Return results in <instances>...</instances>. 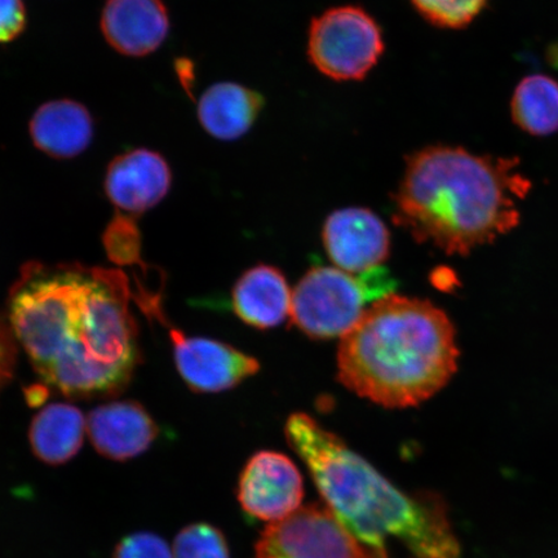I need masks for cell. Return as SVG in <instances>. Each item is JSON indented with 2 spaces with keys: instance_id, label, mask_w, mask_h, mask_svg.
<instances>
[{
  "instance_id": "cell-1",
  "label": "cell",
  "mask_w": 558,
  "mask_h": 558,
  "mask_svg": "<svg viewBox=\"0 0 558 558\" xmlns=\"http://www.w3.org/2000/svg\"><path fill=\"white\" fill-rule=\"evenodd\" d=\"M134 292L117 269L26 263L7 313L34 372L69 399L123 392L140 362Z\"/></svg>"
},
{
  "instance_id": "cell-20",
  "label": "cell",
  "mask_w": 558,
  "mask_h": 558,
  "mask_svg": "<svg viewBox=\"0 0 558 558\" xmlns=\"http://www.w3.org/2000/svg\"><path fill=\"white\" fill-rule=\"evenodd\" d=\"M173 558H230L225 534L206 522L180 530L173 542Z\"/></svg>"
},
{
  "instance_id": "cell-6",
  "label": "cell",
  "mask_w": 558,
  "mask_h": 558,
  "mask_svg": "<svg viewBox=\"0 0 558 558\" xmlns=\"http://www.w3.org/2000/svg\"><path fill=\"white\" fill-rule=\"evenodd\" d=\"M381 27L357 5H339L312 20L308 52L312 65L335 82L365 80L383 53Z\"/></svg>"
},
{
  "instance_id": "cell-5",
  "label": "cell",
  "mask_w": 558,
  "mask_h": 558,
  "mask_svg": "<svg viewBox=\"0 0 558 558\" xmlns=\"http://www.w3.org/2000/svg\"><path fill=\"white\" fill-rule=\"evenodd\" d=\"M396 279L380 267L365 274L314 267L292 292L291 320L316 340L343 338L378 300L395 294Z\"/></svg>"
},
{
  "instance_id": "cell-16",
  "label": "cell",
  "mask_w": 558,
  "mask_h": 558,
  "mask_svg": "<svg viewBox=\"0 0 558 558\" xmlns=\"http://www.w3.org/2000/svg\"><path fill=\"white\" fill-rule=\"evenodd\" d=\"M264 99L259 93L234 82L209 86L199 97L201 128L220 142H235L247 135L259 118Z\"/></svg>"
},
{
  "instance_id": "cell-12",
  "label": "cell",
  "mask_w": 558,
  "mask_h": 558,
  "mask_svg": "<svg viewBox=\"0 0 558 558\" xmlns=\"http://www.w3.org/2000/svg\"><path fill=\"white\" fill-rule=\"evenodd\" d=\"M100 31L116 52L125 58H146L169 38L170 12L163 0H107Z\"/></svg>"
},
{
  "instance_id": "cell-24",
  "label": "cell",
  "mask_w": 558,
  "mask_h": 558,
  "mask_svg": "<svg viewBox=\"0 0 558 558\" xmlns=\"http://www.w3.org/2000/svg\"><path fill=\"white\" fill-rule=\"evenodd\" d=\"M17 364V341L9 320L0 314V393L9 386Z\"/></svg>"
},
{
  "instance_id": "cell-19",
  "label": "cell",
  "mask_w": 558,
  "mask_h": 558,
  "mask_svg": "<svg viewBox=\"0 0 558 558\" xmlns=\"http://www.w3.org/2000/svg\"><path fill=\"white\" fill-rule=\"evenodd\" d=\"M425 21L442 29H464L484 11L488 0H410Z\"/></svg>"
},
{
  "instance_id": "cell-15",
  "label": "cell",
  "mask_w": 558,
  "mask_h": 558,
  "mask_svg": "<svg viewBox=\"0 0 558 558\" xmlns=\"http://www.w3.org/2000/svg\"><path fill=\"white\" fill-rule=\"evenodd\" d=\"M292 292L282 271L271 265L250 268L232 291L234 313L257 330H269L284 323L291 312Z\"/></svg>"
},
{
  "instance_id": "cell-25",
  "label": "cell",
  "mask_w": 558,
  "mask_h": 558,
  "mask_svg": "<svg viewBox=\"0 0 558 558\" xmlns=\"http://www.w3.org/2000/svg\"><path fill=\"white\" fill-rule=\"evenodd\" d=\"M177 62V72L180 76V81L183 83L184 88L187 90L190 89L191 85V76H193L191 61L186 59H180Z\"/></svg>"
},
{
  "instance_id": "cell-11",
  "label": "cell",
  "mask_w": 558,
  "mask_h": 558,
  "mask_svg": "<svg viewBox=\"0 0 558 558\" xmlns=\"http://www.w3.org/2000/svg\"><path fill=\"white\" fill-rule=\"evenodd\" d=\"M173 172L169 160L149 148L129 149L110 160L104 174V192L123 213L150 211L169 195Z\"/></svg>"
},
{
  "instance_id": "cell-23",
  "label": "cell",
  "mask_w": 558,
  "mask_h": 558,
  "mask_svg": "<svg viewBox=\"0 0 558 558\" xmlns=\"http://www.w3.org/2000/svg\"><path fill=\"white\" fill-rule=\"evenodd\" d=\"M27 26L25 0H0V44H11Z\"/></svg>"
},
{
  "instance_id": "cell-13",
  "label": "cell",
  "mask_w": 558,
  "mask_h": 558,
  "mask_svg": "<svg viewBox=\"0 0 558 558\" xmlns=\"http://www.w3.org/2000/svg\"><path fill=\"white\" fill-rule=\"evenodd\" d=\"M158 425L142 403L120 401L101 404L87 417V434L104 458L128 462L150 449Z\"/></svg>"
},
{
  "instance_id": "cell-21",
  "label": "cell",
  "mask_w": 558,
  "mask_h": 558,
  "mask_svg": "<svg viewBox=\"0 0 558 558\" xmlns=\"http://www.w3.org/2000/svg\"><path fill=\"white\" fill-rule=\"evenodd\" d=\"M105 250L118 264H142V233L131 216L118 214L105 228Z\"/></svg>"
},
{
  "instance_id": "cell-4",
  "label": "cell",
  "mask_w": 558,
  "mask_h": 558,
  "mask_svg": "<svg viewBox=\"0 0 558 558\" xmlns=\"http://www.w3.org/2000/svg\"><path fill=\"white\" fill-rule=\"evenodd\" d=\"M457 331L428 300L390 294L375 302L341 338L339 380L388 409L416 407L457 373Z\"/></svg>"
},
{
  "instance_id": "cell-2",
  "label": "cell",
  "mask_w": 558,
  "mask_h": 558,
  "mask_svg": "<svg viewBox=\"0 0 558 558\" xmlns=\"http://www.w3.org/2000/svg\"><path fill=\"white\" fill-rule=\"evenodd\" d=\"M532 187L519 158L425 146L407 158L393 219L416 241L465 256L518 228Z\"/></svg>"
},
{
  "instance_id": "cell-10",
  "label": "cell",
  "mask_w": 558,
  "mask_h": 558,
  "mask_svg": "<svg viewBox=\"0 0 558 558\" xmlns=\"http://www.w3.org/2000/svg\"><path fill=\"white\" fill-rule=\"evenodd\" d=\"M323 242L333 264L349 274L383 267L390 251L387 226L366 207L340 208L327 216Z\"/></svg>"
},
{
  "instance_id": "cell-9",
  "label": "cell",
  "mask_w": 558,
  "mask_h": 558,
  "mask_svg": "<svg viewBox=\"0 0 558 558\" xmlns=\"http://www.w3.org/2000/svg\"><path fill=\"white\" fill-rule=\"evenodd\" d=\"M236 495L251 518L270 523L282 521L302 508L303 477L284 453L259 451L244 465Z\"/></svg>"
},
{
  "instance_id": "cell-8",
  "label": "cell",
  "mask_w": 558,
  "mask_h": 558,
  "mask_svg": "<svg viewBox=\"0 0 558 558\" xmlns=\"http://www.w3.org/2000/svg\"><path fill=\"white\" fill-rule=\"evenodd\" d=\"M174 364L195 393H220L233 389L260 372V362L222 341L187 337L170 327Z\"/></svg>"
},
{
  "instance_id": "cell-22",
  "label": "cell",
  "mask_w": 558,
  "mask_h": 558,
  "mask_svg": "<svg viewBox=\"0 0 558 558\" xmlns=\"http://www.w3.org/2000/svg\"><path fill=\"white\" fill-rule=\"evenodd\" d=\"M113 558H173L169 544L149 532L134 533L117 544Z\"/></svg>"
},
{
  "instance_id": "cell-7",
  "label": "cell",
  "mask_w": 558,
  "mask_h": 558,
  "mask_svg": "<svg viewBox=\"0 0 558 558\" xmlns=\"http://www.w3.org/2000/svg\"><path fill=\"white\" fill-rule=\"evenodd\" d=\"M255 558H378L341 525L329 508H300L269 523L255 547Z\"/></svg>"
},
{
  "instance_id": "cell-18",
  "label": "cell",
  "mask_w": 558,
  "mask_h": 558,
  "mask_svg": "<svg viewBox=\"0 0 558 558\" xmlns=\"http://www.w3.org/2000/svg\"><path fill=\"white\" fill-rule=\"evenodd\" d=\"M515 125L526 134L543 137L558 132V82L544 74L525 76L511 100Z\"/></svg>"
},
{
  "instance_id": "cell-14",
  "label": "cell",
  "mask_w": 558,
  "mask_h": 558,
  "mask_svg": "<svg viewBox=\"0 0 558 558\" xmlns=\"http://www.w3.org/2000/svg\"><path fill=\"white\" fill-rule=\"evenodd\" d=\"M95 120L86 105L73 99L41 104L29 122L35 148L53 159L66 160L85 153L95 137Z\"/></svg>"
},
{
  "instance_id": "cell-17",
  "label": "cell",
  "mask_w": 558,
  "mask_h": 558,
  "mask_svg": "<svg viewBox=\"0 0 558 558\" xmlns=\"http://www.w3.org/2000/svg\"><path fill=\"white\" fill-rule=\"evenodd\" d=\"M86 429V418L74 404H48L32 421V451L41 463L65 464L80 452Z\"/></svg>"
},
{
  "instance_id": "cell-3",
  "label": "cell",
  "mask_w": 558,
  "mask_h": 558,
  "mask_svg": "<svg viewBox=\"0 0 558 558\" xmlns=\"http://www.w3.org/2000/svg\"><path fill=\"white\" fill-rule=\"evenodd\" d=\"M327 508L362 546L387 558V541L403 544L410 558H460V544L441 500L409 495L305 413L284 427Z\"/></svg>"
}]
</instances>
